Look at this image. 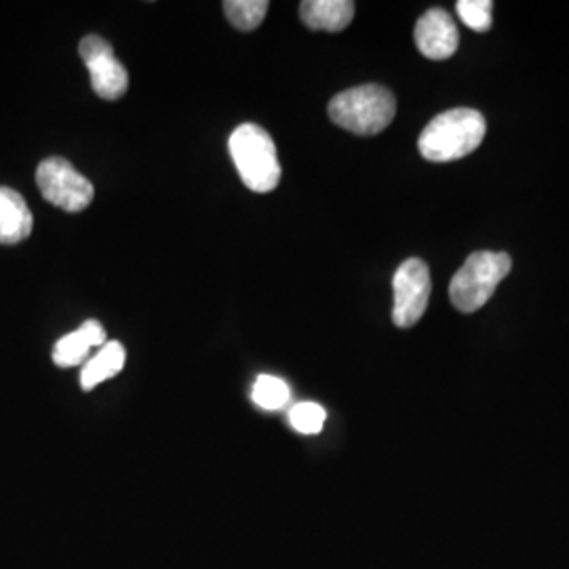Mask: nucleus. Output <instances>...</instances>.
Listing matches in <instances>:
<instances>
[{
  "label": "nucleus",
  "mask_w": 569,
  "mask_h": 569,
  "mask_svg": "<svg viewBox=\"0 0 569 569\" xmlns=\"http://www.w3.org/2000/svg\"><path fill=\"white\" fill-rule=\"evenodd\" d=\"M486 133L488 124L479 110L453 108L428 122L418 140V148L427 161L449 163L475 152Z\"/></svg>",
  "instance_id": "1"
},
{
  "label": "nucleus",
  "mask_w": 569,
  "mask_h": 569,
  "mask_svg": "<svg viewBox=\"0 0 569 569\" xmlns=\"http://www.w3.org/2000/svg\"><path fill=\"white\" fill-rule=\"evenodd\" d=\"M230 154L244 186L253 192L266 194L281 182V163L277 146L264 127L244 122L230 136Z\"/></svg>",
  "instance_id": "2"
},
{
  "label": "nucleus",
  "mask_w": 569,
  "mask_h": 569,
  "mask_svg": "<svg viewBox=\"0 0 569 569\" xmlns=\"http://www.w3.org/2000/svg\"><path fill=\"white\" fill-rule=\"evenodd\" d=\"M397 114V100L380 84H361L329 102V119L357 136L382 133Z\"/></svg>",
  "instance_id": "3"
},
{
  "label": "nucleus",
  "mask_w": 569,
  "mask_h": 569,
  "mask_svg": "<svg viewBox=\"0 0 569 569\" xmlns=\"http://www.w3.org/2000/svg\"><path fill=\"white\" fill-rule=\"evenodd\" d=\"M512 260L505 251H475L449 283V300L460 312L472 315L488 305L507 279Z\"/></svg>",
  "instance_id": "4"
},
{
  "label": "nucleus",
  "mask_w": 569,
  "mask_h": 569,
  "mask_svg": "<svg viewBox=\"0 0 569 569\" xmlns=\"http://www.w3.org/2000/svg\"><path fill=\"white\" fill-rule=\"evenodd\" d=\"M37 186L44 201L68 213H79L93 203L96 188L61 157L44 159L37 169Z\"/></svg>",
  "instance_id": "5"
},
{
  "label": "nucleus",
  "mask_w": 569,
  "mask_h": 569,
  "mask_svg": "<svg viewBox=\"0 0 569 569\" xmlns=\"http://www.w3.org/2000/svg\"><path fill=\"white\" fill-rule=\"evenodd\" d=\"M392 289H395L392 323L401 329L416 326L425 317L428 300H430L432 283H430L428 266L418 258H409L397 268Z\"/></svg>",
  "instance_id": "6"
},
{
  "label": "nucleus",
  "mask_w": 569,
  "mask_h": 569,
  "mask_svg": "<svg viewBox=\"0 0 569 569\" xmlns=\"http://www.w3.org/2000/svg\"><path fill=\"white\" fill-rule=\"evenodd\" d=\"M79 53L89 70L91 87L102 100H119L127 93L129 74L121 61L117 60L110 42L98 34H89L79 44Z\"/></svg>",
  "instance_id": "7"
},
{
  "label": "nucleus",
  "mask_w": 569,
  "mask_h": 569,
  "mask_svg": "<svg viewBox=\"0 0 569 569\" xmlns=\"http://www.w3.org/2000/svg\"><path fill=\"white\" fill-rule=\"evenodd\" d=\"M416 47L428 60H449L460 44L458 26L443 9H428L416 23Z\"/></svg>",
  "instance_id": "8"
},
{
  "label": "nucleus",
  "mask_w": 569,
  "mask_h": 569,
  "mask_svg": "<svg viewBox=\"0 0 569 569\" xmlns=\"http://www.w3.org/2000/svg\"><path fill=\"white\" fill-rule=\"evenodd\" d=\"M106 345V329L100 321H84L77 331L60 338L53 346V363L58 367H77L87 363L91 348Z\"/></svg>",
  "instance_id": "9"
},
{
  "label": "nucleus",
  "mask_w": 569,
  "mask_h": 569,
  "mask_svg": "<svg viewBox=\"0 0 569 569\" xmlns=\"http://www.w3.org/2000/svg\"><path fill=\"white\" fill-rule=\"evenodd\" d=\"M34 218L18 190L0 186V244L26 241L32 232Z\"/></svg>",
  "instance_id": "10"
},
{
  "label": "nucleus",
  "mask_w": 569,
  "mask_h": 569,
  "mask_svg": "<svg viewBox=\"0 0 569 569\" xmlns=\"http://www.w3.org/2000/svg\"><path fill=\"white\" fill-rule=\"evenodd\" d=\"M300 18L310 30L342 32L355 18V2L350 0H305Z\"/></svg>",
  "instance_id": "11"
},
{
  "label": "nucleus",
  "mask_w": 569,
  "mask_h": 569,
  "mask_svg": "<svg viewBox=\"0 0 569 569\" xmlns=\"http://www.w3.org/2000/svg\"><path fill=\"white\" fill-rule=\"evenodd\" d=\"M124 359H127V352H124L121 342H117V340L114 342H106L100 348V352L82 366V390H93V388L100 387L106 380H110L117 373H121V369L124 367Z\"/></svg>",
  "instance_id": "12"
},
{
  "label": "nucleus",
  "mask_w": 569,
  "mask_h": 569,
  "mask_svg": "<svg viewBox=\"0 0 569 569\" xmlns=\"http://www.w3.org/2000/svg\"><path fill=\"white\" fill-rule=\"evenodd\" d=\"M224 13L237 30L251 32L264 21L268 2L266 0H226Z\"/></svg>",
  "instance_id": "13"
},
{
  "label": "nucleus",
  "mask_w": 569,
  "mask_h": 569,
  "mask_svg": "<svg viewBox=\"0 0 569 569\" xmlns=\"http://www.w3.org/2000/svg\"><path fill=\"white\" fill-rule=\"evenodd\" d=\"M251 399L256 406L262 407L266 411H277L289 403L291 390L281 378L260 376L251 390Z\"/></svg>",
  "instance_id": "14"
},
{
  "label": "nucleus",
  "mask_w": 569,
  "mask_h": 569,
  "mask_svg": "<svg viewBox=\"0 0 569 569\" xmlns=\"http://www.w3.org/2000/svg\"><path fill=\"white\" fill-rule=\"evenodd\" d=\"M327 411L319 403L305 401L298 406L291 407L289 411V422L302 435H317L326 427Z\"/></svg>",
  "instance_id": "15"
},
{
  "label": "nucleus",
  "mask_w": 569,
  "mask_h": 569,
  "mask_svg": "<svg viewBox=\"0 0 569 569\" xmlns=\"http://www.w3.org/2000/svg\"><path fill=\"white\" fill-rule=\"evenodd\" d=\"M460 20L467 23L475 32H488L491 28V0H460L456 4Z\"/></svg>",
  "instance_id": "16"
}]
</instances>
